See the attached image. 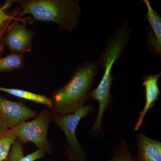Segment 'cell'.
Wrapping results in <instances>:
<instances>
[{"mask_svg":"<svg viewBox=\"0 0 161 161\" xmlns=\"http://www.w3.org/2000/svg\"><path fill=\"white\" fill-rule=\"evenodd\" d=\"M99 67L97 60L79 64L70 80L53 93L50 98L53 104L51 112L58 114H70L84 107L90 99Z\"/></svg>","mask_w":161,"mask_h":161,"instance_id":"cell-1","label":"cell"},{"mask_svg":"<svg viewBox=\"0 0 161 161\" xmlns=\"http://www.w3.org/2000/svg\"><path fill=\"white\" fill-rule=\"evenodd\" d=\"M131 36V31L126 18L121 26L110 36L105 47L97 60L99 67H102L104 72L98 86L91 91L90 99L98 102V112L101 115L103 114L112 104L111 89L113 76L112 69L115 61L121 57Z\"/></svg>","mask_w":161,"mask_h":161,"instance_id":"cell-2","label":"cell"},{"mask_svg":"<svg viewBox=\"0 0 161 161\" xmlns=\"http://www.w3.org/2000/svg\"><path fill=\"white\" fill-rule=\"evenodd\" d=\"M20 16L30 14L35 21L55 22L63 31H72L78 24L81 8L78 0L19 1Z\"/></svg>","mask_w":161,"mask_h":161,"instance_id":"cell-3","label":"cell"},{"mask_svg":"<svg viewBox=\"0 0 161 161\" xmlns=\"http://www.w3.org/2000/svg\"><path fill=\"white\" fill-rule=\"evenodd\" d=\"M95 110L89 103L78 112L62 114L52 112V122L61 129L66 139L64 155L70 161H88V155L77 139L76 131L78 124Z\"/></svg>","mask_w":161,"mask_h":161,"instance_id":"cell-4","label":"cell"},{"mask_svg":"<svg viewBox=\"0 0 161 161\" xmlns=\"http://www.w3.org/2000/svg\"><path fill=\"white\" fill-rule=\"evenodd\" d=\"M52 122V112L45 108L33 120L20 123L11 129L18 140L23 143L31 142L45 154H51L53 146L47 139V130Z\"/></svg>","mask_w":161,"mask_h":161,"instance_id":"cell-5","label":"cell"},{"mask_svg":"<svg viewBox=\"0 0 161 161\" xmlns=\"http://www.w3.org/2000/svg\"><path fill=\"white\" fill-rule=\"evenodd\" d=\"M37 115L22 102L12 101L0 95V127L12 129Z\"/></svg>","mask_w":161,"mask_h":161,"instance_id":"cell-6","label":"cell"},{"mask_svg":"<svg viewBox=\"0 0 161 161\" xmlns=\"http://www.w3.org/2000/svg\"><path fill=\"white\" fill-rule=\"evenodd\" d=\"M34 35V31L16 21L3 38V42L12 53L23 54L31 51L32 40Z\"/></svg>","mask_w":161,"mask_h":161,"instance_id":"cell-7","label":"cell"},{"mask_svg":"<svg viewBox=\"0 0 161 161\" xmlns=\"http://www.w3.org/2000/svg\"><path fill=\"white\" fill-rule=\"evenodd\" d=\"M147 7V12L144 20L148 22L147 26V49L153 56L161 57V17L157 12L153 9L149 0H143Z\"/></svg>","mask_w":161,"mask_h":161,"instance_id":"cell-8","label":"cell"},{"mask_svg":"<svg viewBox=\"0 0 161 161\" xmlns=\"http://www.w3.org/2000/svg\"><path fill=\"white\" fill-rule=\"evenodd\" d=\"M161 76V73L157 74H150L144 75L143 86L145 87L146 92V102L142 110L140 112L139 116L134 130L137 131L143 124L144 118L149 110L155 105L158 100L161 92L158 86V81Z\"/></svg>","mask_w":161,"mask_h":161,"instance_id":"cell-9","label":"cell"},{"mask_svg":"<svg viewBox=\"0 0 161 161\" xmlns=\"http://www.w3.org/2000/svg\"><path fill=\"white\" fill-rule=\"evenodd\" d=\"M137 147L135 161H161V142L150 138L143 133H138L136 138Z\"/></svg>","mask_w":161,"mask_h":161,"instance_id":"cell-10","label":"cell"},{"mask_svg":"<svg viewBox=\"0 0 161 161\" xmlns=\"http://www.w3.org/2000/svg\"><path fill=\"white\" fill-rule=\"evenodd\" d=\"M0 92H5L13 96L26 100L33 102L35 103L44 105L51 109L53 104L51 99L45 95L35 94L28 91L14 88H8L0 86Z\"/></svg>","mask_w":161,"mask_h":161,"instance_id":"cell-11","label":"cell"},{"mask_svg":"<svg viewBox=\"0 0 161 161\" xmlns=\"http://www.w3.org/2000/svg\"><path fill=\"white\" fill-rule=\"evenodd\" d=\"M17 138L12 129L0 127V161H5Z\"/></svg>","mask_w":161,"mask_h":161,"instance_id":"cell-12","label":"cell"},{"mask_svg":"<svg viewBox=\"0 0 161 161\" xmlns=\"http://www.w3.org/2000/svg\"><path fill=\"white\" fill-rule=\"evenodd\" d=\"M24 58L23 54L12 53L4 58L0 57V72L12 71L23 69Z\"/></svg>","mask_w":161,"mask_h":161,"instance_id":"cell-13","label":"cell"},{"mask_svg":"<svg viewBox=\"0 0 161 161\" xmlns=\"http://www.w3.org/2000/svg\"><path fill=\"white\" fill-rule=\"evenodd\" d=\"M112 156L107 161H135L127 141L121 140L117 147L112 150Z\"/></svg>","mask_w":161,"mask_h":161,"instance_id":"cell-14","label":"cell"},{"mask_svg":"<svg viewBox=\"0 0 161 161\" xmlns=\"http://www.w3.org/2000/svg\"><path fill=\"white\" fill-rule=\"evenodd\" d=\"M45 154L41 150H38L16 161H35L42 158L45 156Z\"/></svg>","mask_w":161,"mask_h":161,"instance_id":"cell-15","label":"cell"},{"mask_svg":"<svg viewBox=\"0 0 161 161\" xmlns=\"http://www.w3.org/2000/svg\"><path fill=\"white\" fill-rule=\"evenodd\" d=\"M0 17L4 18L7 21L10 20L16 19V18L12 16L6 14L1 7H0Z\"/></svg>","mask_w":161,"mask_h":161,"instance_id":"cell-16","label":"cell"},{"mask_svg":"<svg viewBox=\"0 0 161 161\" xmlns=\"http://www.w3.org/2000/svg\"><path fill=\"white\" fill-rule=\"evenodd\" d=\"M5 30V28H4V29L2 30L1 31H0V53L3 52V43L1 42V39H2V36H3V34H4Z\"/></svg>","mask_w":161,"mask_h":161,"instance_id":"cell-17","label":"cell"},{"mask_svg":"<svg viewBox=\"0 0 161 161\" xmlns=\"http://www.w3.org/2000/svg\"><path fill=\"white\" fill-rule=\"evenodd\" d=\"M7 21V20L4 19V18L0 17V29H1V26L3 25V23H5Z\"/></svg>","mask_w":161,"mask_h":161,"instance_id":"cell-18","label":"cell"}]
</instances>
